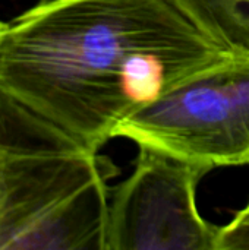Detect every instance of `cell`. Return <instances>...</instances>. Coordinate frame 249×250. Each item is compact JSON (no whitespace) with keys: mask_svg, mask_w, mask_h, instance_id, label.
Wrapping results in <instances>:
<instances>
[{"mask_svg":"<svg viewBox=\"0 0 249 250\" xmlns=\"http://www.w3.org/2000/svg\"><path fill=\"white\" fill-rule=\"evenodd\" d=\"M227 53L175 0H40L7 23L0 95L98 152L123 120Z\"/></svg>","mask_w":249,"mask_h":250,"instance_id":"cell-1","label":"cell"},{"mask_svg":"<svg viewBox=\"0 0 249 250\" xmlns=\"http://www.w3.org/2000/svg\"><path fill=\"white\" fill-rule=\"evenodd\" d=\"M188 18L216 42L249 53V0H175Z\"/></svg>","mask_w":249,"mask_h":250,"instance_id":"cell-5","label":"cell"},{"mask_svg":"<svg viewBox=\"0 0 249 250\" xmlns=\"http://www.w3.org/2000/svg\"><path fill=\"white\" fill-rule=\"evenodd\" d=\"M138 149L132 173L110 189L106 250H216L219 226L197 204L198 186L213 170Z\"/></svg>","mask_w":249,"mask_h":250,"instance_id":"cell-4","label":"cell"},{"mask_svg":"<svg viewBox=\"0 0 249 250\" xmlns=\"http://www.w3.org/2000/svg\"><path fill=\"white\" fill-rule=\"evenodd\" d=\"M216 250H249V201L227 224L219 227Z\"/></svg>","mask_w":249,"mask_h":250,"instance_id":"cell-6","label":"cell"},{"mask_svg":"<svg viewBox=\"0 0 249 250\" xmlns=\"http://www.w3.org/2000/svg\"><path fill=\"white\" fill-rule=\"evenodd\" d=\"M6 28H7V23L0 21V44H1V40H3V35H4V31H6Z\"/></svg>","mask_w":249,"mask_h":250,"instance_id":"cell-7","label":"cell"},{"mask_svg":"<svg viewBox=\"0 0 249 250\" xmlns=\"http://www.w3.org/2000/svg\"><path fill=\"white\" fill-rule=\"evenodd\" d=\"M13 107L22 135L0 97V250H106L119 167Z\"/></svg>","mask_w":249,"mask_h":250,"instance_id":"cell-2","label":"cell"},{"mask_svg":"<svg viewBox=\"0 0 249 250\" xmlns=\"http://www.w3.org/2000/svg\"><path fill=\"white\" fill-rule=\"evenodd\" d=\"M122 138L205 166H249V53H227L185 76L123 120Z\"/></svg>","mask_w":249,"mask_h":250,"instance_id":"cell-3","label":"cell"}]
</instances>
